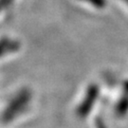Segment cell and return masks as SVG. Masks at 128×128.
I'll list each match as a JSON object with an SVG mask.
<instances>
[{
  "mask_svg": "<svg viewBox=\"0 0 128 128\" xmlns=\"http://www.w3.org/2000/svg\"><path fill=\"white\" fill-rule=\"evenodd\" d=\"M30 92L28 90H23L20 92V94L14 98L12 104H10V107L6 110V114L5 118L6 119H12L15 116V113H17V111H20L24 107V105L27 104V102L30 101Z\"/></svg>",
  "mask_w": 128,
  "mask_h": 128,
  "instance_id": "obj_1",
  "label": "cell"
},
{
  "mask_svg": "<svg viewBox=\"0 0 128 128\" xmlns=\"http://www.w3.org/2000/svg\"><path fill=\"white\" fill-rule=\"evenodd\" d=\"M97 94H98V88L95 86H91L88 89L87 97L86 98V100H84V102H82V109L88 110L90 108V105L93 104V102H95V100H96Z\"/></svg>",
  "mask_w": 128,
  "mask_h": 128,
  "instance_id": "obj_2",
  "label": "cell"
},
{
  "mask_svg": "<svg viewBox=\"0 0 128 128\" xmlns=\"http://www.w3.org/2000/svg\"><path fill=\"white\" fill-rule=\"evenodd\" d=\"M84 1H86V2L90 3L91 5L95 6V7L99 8V9L104 8L105 6V4H106V1L105 0H84Z\"/></svg>",
  "mask_w": 128,
  "mask_h": 128,
  "instance_id": "obj_3",
  "label": "cell"
},
{
  "mask_svg": "<svg viewBox=\"0 0 128 128\" xmlns=\"http://www.w3.org/2000/svg\"><path fill=\"white\" fill-rule=\"evenodd\" d=\"M124 1H125V2H126V3H128V0H124Z\"/></svg>",
  "mask_w": 128,
  "mask_h": 128,
  "instance_id": "obj_4",
  "label": "cell"
}]
</instances>
